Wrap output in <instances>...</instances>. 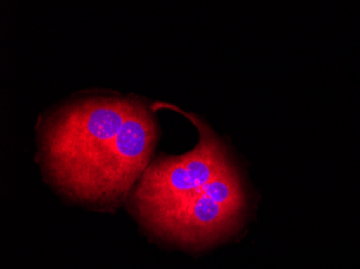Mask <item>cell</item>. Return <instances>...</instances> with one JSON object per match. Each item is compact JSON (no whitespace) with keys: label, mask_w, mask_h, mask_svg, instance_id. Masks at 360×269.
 <instances>
[{"label":"cell","mask_w":360,"mask_h":269,"mask_svg":"<svg viewBox=\"0 0 360 269\" xmlns=\"http://www.w3.org/2000/svg\"><path fill=\"white\" fill-rule=\"evenodd\" d=\"M190 119L200 133L198 145L180 157L149 164L133 192L132 210L143 228L198 197L212 180L233 167L226 145L198 115L165 105Z\"/></svg>","instance_id":"2"},{"label":"cell","mask_w":360,"mask_h":269,"mask_svg":"<svg viewBox=\"0 0 360 269\" xmlns=\"http://www.w3.org/2000/svg\"><path fill=\"white\" fill-rule=\"evenodd\" d=\"M158 136L151 109L139 97H77L38 125L40 163L65 197L115 209L148 167Z\"/></svg>","instance_id":"1"},{"label":"cell","mask_w":360,"mask_h":269,"mask_svg":"<svg viewBox=\"0 0 360 269\" xmlns=\"http://www.w3.org/2000/svg\"><path fill=\"white\" fill-rule=\"evenodd\" d=\"M248 196L236 165L206 185L201 195L155 220L146 230L189 248L232 236L242 225Z\"/></svg>","instance_id":"3"}]
</instances>
